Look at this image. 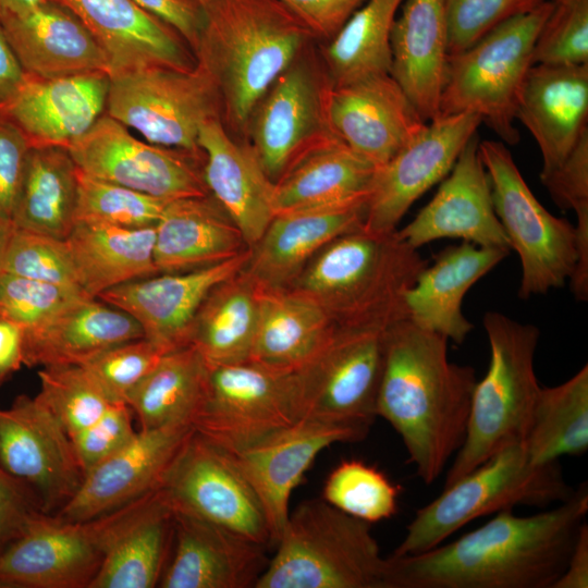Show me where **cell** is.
I'll return each instance as SVG.
<instances>
[{"label":"cell","instance_id":"6da1fadb","mask_svg":"<svg viewBox=\"0 0 588 588\" xmlns=\"http://www.w3.org/2000/svg\"><path fill=\"white\" fill-rule=\"evenodd\" d=\"M587 512L586 483L568 500L530 516L501 511L454 541L388 556V588H552Z\"/></svg>","mask_w":588,"mask_h":588},{"label":"cell","instance_id":"7a4b0ae2","mask_svg":"<svg viewBox=\"0 0 588 588\" xmlns=\"http://www.w3.org/2000/svg\"><path fill=\"white\" fill-rule=\"evenodd\" d=\"M448 339L408 318L384 331L383 368L376 414L397 432L420 480L443 473L465 439L473 392V367L449 360Z\"/></svg>","mask_w":588,"mask_h":588},{"label":"cell","instance_id":"3957f363","mask_svg":"<svg viewBox=\"0 0 588 588\" xmlns=\"http://www.w3.org/2000/svg\"><path fill=\"white\" fill-rule=\"evenodd\" d=\"M203 8L194 56L216 84L225 128L245 139L256 103L316 38L281 0H209Z\"/></svg>","mask_w":588,"mask_h":588},{"label":"cell","instance_id":"277c9868","mask_svg":"<svg viewBox=\"0 0 588 588\" xmlns=\"http://www.w3.org/2000/svg\"><path fill=\"white\" fill-rule=\"evenodd\" d=\"M428 265L396 233L359 229L332 240L285 289L318 304L336 328L407 318L404 294Z\"/></svg>","mask_w":588,"mask_h":588},{"label":"cell","instance_id":"5b68a950","mask_svg":"<svg viewBox=\"0 0 588 588\" xmlns=\"http://www.w3.org/2000/svg\"><path fill=\"white\" fill-rule=\"evenodd\" d=\"M370 528L323 499L302 502L256 588H388L389 559Z\"/></svg>","mask_w":588,"mask_h":588},{"label":"cell","instance_id":"8992f818","mask_svg":"<svg viewBox=\"0 0 588 588\" xmlns=\"http://www.w3.org/2000/svg\"><path fill=\"white\" fill-rule=\"evenodd\" d=\"M483 327L490 362L485 377L476 382L465 439L452 458L444 487L500 451L524 442L541 388L535 373L539 329L499 311H488Z\"/></svg>","mask_w":588,"mask_h":588},{"label":"cell","instance_id":"52a82bcc","mask_svg":"<svg viewBox=\"0 0 588 588\" xmlns=\"http://www.w3.org/2000/svg\"><path fill=\"white\" fill-rule=\"evenodd\" d=\"M575 490L558 462L534 465L522 444L509 446L462 476L416 512L392 555L430 550L474 519L516 506L560 504Z\"/></svg>","mask_w":588,"mask_h":588},{"label":"cell","instance_id":"ba28073f","mask_svg":"<svg viewBox=\"0 0 588 588\" xmlns=\"http://www.w3.org/2000/svg\"><path fill=\"white\" fill-rule=\"evenodd\" d=\"M552 8L553 1L544 0L500 23L468 49L449 56L439 115L475 114L504 143L517 144L514 121L519 94Z\"/></svg>","mask_w":588,"mask_h":588},{"label":"cell","instance_id":"9c48e42d","mask_svg":"<svg viewBox=\"0 0 588 588\" xmlns=\"http://www.w3.org/2000/svg\"><path fill=\"white\" fill-rule=\"evenodd\" d=\"M158 491L86 520L46 514L0 551V588H88L113 540Z\"/></svg>","mask_w":588,"mask_h":588},{"label":"cell","instance_id":"30bf717a","mask_svg":"<svg viewBox=\"0 0 588 588\" xmlns=\"http://www.w3.org/2000/svg\"><path fill=\"white\" fill-rule=\"evenodd\" d=\"M303 418L295 370L245 360L207 364L204 397L192 427L224 451L236 453Z\"/></svg>","mask_w":588,"mask_h":588},{"label":"cell","instance_id":"8fae6325","mask_svg":"<svg viewBox=\"0 0 588 588\" xmlns=\"http://www.w3.org/2000/svg\"><path fill=\"white\" fill-rule=\"evenodd\" d=\"M107 114L146 142L200 155L198 134L222 120L215 82L196 62L191 69L149 65L109 75Z\"/></svg>","mask_w":588,"mask_h":588},{"label":"cell","instance_id":"7c38bea8","mask_svg":"<svg viewBox=\"0 0 588 588\" xmlns=\"http://www.w3.org/2000/svg\"><path fill=\"white\" fill-rule=\"evenodd\" d=\"M493 208L520 260V298L546 294L571 279L578 261L575 226L535 197L502 142H479Z\"/></svg>","mask_w":588,"mask_h":588},{"label":"cell","instance_id":"4fadbf2b","mask_svg":"<svg viewBox=\"0 0 588 588\" xmlns=\"http://www.w3.org/2000/svg\"><path fill=\"white\" fill-rule=\"evenodd\" d=\"M316 40L309 42L256 103L245 133L275 183L306 154L339 138L328 105L333 88Z\"/></svg>","mask_w":588,"mask_h":588},{"label":"cell","instance_id":"5bb4252c","mask_svg":"<svg viewBox=\"0 0 588 588\" xmlns=\"http://www.w3.org/2000/svg\"><path fill=\"white\" fill-rule=\"evenodd\" d=\"M388 327H345L295 370L305 417L370 428L384 358Z\"/></svg>","mask_w":588,"mask_h":588},{"label":"cell","instance_id":"9a60e30c","mask_svg":"<svg viewBox=\"0 0 588 588\" xmlns=\"http://www.w3.org/2000/svg\"><path fill=\"white\" fill-rule=\"evenodd\" d=\"M66 149L83 173L157 198L210 194L199 167L204 154L143 142L107 113Z\"/></svg>","mask_w":588,"mask_h":588},{"label":"cell","instance_id":"2e32d148","mask_svg":"<svg viewBox=\"0 0 588 588\" xmlns=\"http://www.w3.org/2000/svg\"><path fill=\"white\" fill-rule=\"evenodd\" d=\"M160 487L174 511L272 547L261 504L232 456L194 430Z\"/></svg>","mask_w":588,"mask_h":588},{"label":"cell","instance_id":"e0dca14e","mask_svg":"<svg viewBox=\"0 0 588 588\" xmlns=\"http://www.w3.org/2000/svg\"><path fill=\"white\" fill-rule=\"evenodd\" d=\"M481 120L471 113L437 117L377 169L363 230L389 234L409 207L452 170Z\"/></svg>","mask_w":588,"mask_h":588},{"label":"cell","instance_id":"ac0fdd59","mask_svg":"<svg viewBox=\"0 0 588 588\" xmlns=\"http://www.w3.org/2000/svg\"><path fill=\"white\" fill-rule=\"evenodd\" d=\"M0 465L35 491L47 514L68 503L83 479L70 436L36 395L0 407Z\"/></svg>","mask_w":588,"mask_h":588},{"label":"cell","instance_id":"d6986e66","mask_svg":"<svg viewBox=\"0 0 588 588\" xmlns=\"http://www.w3.org/2000/svg\"><path fill=\"white\" fill-rule=\"evenodd\" d=\"M368 431L308 416L243 451L228 452L261 504L273 548L290 515L291 494L317 455L333 443L360 441Z\"/></svg>","mask_w":588,"mask_h":588},{"label":"cell","instance_id":"ffe728a7","mask_svg":"<svg viewBox=\"0 0 588 588\" xmlns=\"http://www.w3.org/2000/svg\"><path fill=\"white\" fill-rule=\"evenodd\" d=\"M250 247L229 260L177 273H158L114 286L97 298L133 317L144 338L164 353L188 346L193 320L209 292L245 267Z\"/></svg>","mask_w":588,"mask_h":588},{"label":"cell","instance_id":"44dd1931","mask_svg":"<svg viewBox=\"0 0 588 588\" xmlns=\"http://www.w3.org/2000/svg\"><path fill=\"white\" fill-rule=\"evenodd\" d=\"M328 113L334 134L376 168L385 164L427 124L391 74L333 87Z\"/></svg>","mask_w":588,"mask_h":588},{"label":"cell","instance_id":"7402d4cb","mask_svg":"<svg viewBox=\"0 0 588 588\" xmlns=\"http://www.w3.org/2000/svg\"><path fill=\"white\" fill-rule=\"evenodd\" d=\"M193 430L191 425L138 429L125 446L83 476L74 495L54 515L90 519L158 489Z\"/></svg>","mask_w":588,"mask_h":588},{"label":"cell","instance_id":"603a6c76","mask_svg":"<svg viewBox=\"0 0 588 588\" xmlns=\"http://www.w3.org/2000/svg\"><path fill=\"white\" fill-rule=\"evenodd\" d=\"M475 133L433 198L403 229L401 240L418 249L440 238H461L482 247L509 248L495 215L491 185Z\"/></svg>","mask_w":588,"mask_h":588},{"label":"cell","instance_id":"cb8c5ba5","mask_svg":"<svg viewBox=\"0 0 588 588\" xmlns=\"http://www.w3.org/2000/svg\"><path fill=\"white\" fill-rule=\"evenodd\" d=\"M109 75L95 72L61 77L25 73L0 105V117L15 125L33 147H64L103 114Z\"/></svg>","mask_w":588,"mask_h":588},{"label":"cell","instance_id":"d4e9b609","mask_svg":"<svg viewBox=\"0 0 588 588\" xmlns=\"http://www.w3.org/2000/svg\"><path fill=\"white\" fill-rule=\"evenodd\" d=\"M173 541L161 588H256L267 547L188 513L174 511Z\"/></svg>","mask_w":588,"mask_h":588},{"label":"cell","instance_id":"484cf974","mask_svg":"<svg viewBox=\"0 0 588 588\" xmlns=\"http://www.w3.org/2000/svg\"><path fill=\"white\" fill-rule=\"evenodd\" d=\"M368 199L277 213L250 247L243 271L264 289L285 290L332 240L363 228Z\"/></svg>","mask_w":588,"mask_h":588},{"label":"cell","instance_id":"4316f807","mask_svg":"<svg viewBox=\"0 0 588 588\" xmlns=\"http://www.w3.org/2000/svg\"><path fill=\"white\" fill-rule=\"evenodd\" d=\"M74 14L108 56L110 74L149 65L191 69L183 38L133 0H49ZM109 74V75H110Z\"/></svg>","mask_w":588,"mask_h":588},{"label":"cell","instance_id":"83f0119b","mask_svg":"<svg viewBox=\"0 0 588 588\" xmlns=\"http://www.w3.org/2000/svg\"><path fill=\"white\" fill-rule=\"evenodd\" d=\"M203 174L209 193L223 207L252 247L274 217V183L254 148L234 137L221 119L207 121L199 131Z\"/></svg>","mask_w":588,"mask_h":588},{"label":"cell","instance_id":"f1b7e54d","mask_svg":"<svg viewBox=\"0 0 588 588\" xmlns=\"http://www.w3.org/2000/svg\"><path fill=\"white\" fill-rule=\"evenodd\" d=\"M516 119L540 149L541 173L559 168L588 131V63L532 64L519 94Z\"/></svg>","mask_w":588,"mask_h":588},{"label":"cell","instance_id":"f546056e","mask_svg":"<svg viewBox=\"0 0 588 588\" xmlns=\"http://www.w3.org/2000/svg\"><path fill=\"white\" fill-rule=\"evenodd\" d=\"M509 250L468 242L443 249L405 292L407 318L420 328L462 344L474 328L463 315L464 296Z\"/></svg>","mask_w":588,"mask_h":588},{"label":"cell","instance_id":"4dcf8cb0","mask_svg":"<svg viewBox=\"0 0 588 588\" xmlns=\"http://www.w3.org/2000/svg\"><path fill=\"white\" fill-rule=\"evenodd\" d=\"M0 24L27 74H110L108 56L98 41L74 14L56 2L47 0L30 13Z\"/></svg>","mask_w":588,"mask_h":588},{"label":"cell","instance_id":"1f68e13d","mask_svg":"<svg viewBox=\"0 0 588 588\" xmlns=\"http://www.w3.org/2000/svg\"><path fill=\"white\" fill-rule=\"evenodd\" d=\"M391 30V76L429 122L439 115L448 68L444 0H404Z\"/></svg>","mask_w":588,"mask_h":588},{"label":"cell","instance_id":"d6a6232c","mask_svg":"<svg viewBox=\"0 0 588 588\" xmlns=\"http://www.w3.org/2000/svg\"><path fill=\"white\" fill-rule=\"evenodd\" d=\"M247 248L241 231L211 194L169 200L155 224L159 273L212 266Z\"/></svg>","mask_w":588,"mask_h":588},{"label":"cell","instance_id":"836d02e7","mask_svg":"<svg viewBox=\"0 0 588 588\" xmlns=\"http://www.w3.org/2000/svg\"><path fill=\"white\" fill-rule=\"evenodd\" d=\"M140 338L143 330L128 314L84 297L39 327L22 332L23 365H82L108 348Z\"/></svg>","mask_w":588,"mask_h":588},{"label":"cell","instance_id":"e575fe53","mask_svg":"<svg viewBox=\"0 0 588 588\" xmlns=\"http://www.w3.org/2000/svg\"><path fill=\"white\" fill-rule=\"evenodd\" d=\"M65 242L78 285L91 298L159 273L154 256L155 225L122 228L75 221Z\"/></svg>","mask_w":588,"mask_h":588},{"label":"cell","instance_id":"d590c367","mask_svg":"<svg viewBox=\"0 0 588 588\" xmlns=\"http://www.w3.org/2000/svg\"><path fill=\"white\" fill-rule=\"evenodd\" d=\"M377 169L340 138L322 144L274 183V216L369 199Z\"/></svg>","mask_w":588,"mask_h":588},{"label":"cell","instance_id":"8d00e7d4","mask_svg":"<svg viewBox=\"0 0 588 588\" xmlns=\"http://www.w3.org/2000/svg\"><path fill=\"white\" fill-rule=\"evenodd\" d=\"M259 287V316L249 360L283 370L303 366L334 326L311 299L289 290Z\"/></svg>","mask_w":588,"mask_h":588},{"label":"cell","instance_id":"74e56055","mask_svg":"<svg viewBox=\"0 0 588 588\" xmlns=\"http://www.w3.org/2000/svg\"><path fill=\"white\" fill-rule=\"evenodd\" d=\"M77 167L64 147L29 149L11 222L65 240L75 221Z\"/></svg>","mask_w":588,"mask_h":588},{"label":"cell","instance_id":"f35d334b","mask_svg":"<svg viewBox=\"0 0 588 588\" xmlns=\"http://www.w3.org/2000/svg\"><path fill=\"white\" fill-rule=\"evenodd\" d=\"M259 316V287L243 270L216 285L193 320L188 345L207 364L249 360Z\"/></svg>","mask_w":588,"mask_h":588},{"label":"cell","instance_id":"ab89813d","mask_svg":"<svg viewBox=\"0 0 588 588\" xmlns=\"http://www.w3.org/2000/svg\"><path fill=\"white\" fill-rule=\"evenodd\" d=\"M174 512L162 488L113 540L88 588L158 587L170 556Z\"/></svg>","mask_w":588,"mask_h":588},{"label":"cell","instance_id":"60d3db41","mask_svg":"<svg viewBox=\"0 0 588 588\" xmlns=\"http://www.w3.org/2000/svg\"><path fill=\"white\" fill-rule=\"evenodd\" d=\"M207 364L191 345L168 352L130 392L138 429L191 425L200 407Z\"/></svg>","mask_w":588,"mask_h":588},{"label":"cell","instance_id":"b9f144b4","mask_svg":"<svg viewBox=\"0 0 588 588\" xmlns=\"http://www.w3.org/2000/svg\"><path fill=\"white\" fill-rule=\"evenodd\" d=\"M404 0H366L319 53L333 87L390 74L391 30Z\"/></svg>","mask_w":588,"mask_h":588},{"label":"cell","instance_id":"7bdbcfd3","mask_svg":"<svg viewBox=\"0 0 588 588\" xmlns=\"http://www.w3.org/2000/svg\"><path fill=\"white\" fill-rule=\"evenodd\" d=\"M522 446L534 465L578 456L588 449V366L565 382L540 388Z\"/></svg>","mask_w":588,"mask_h":588},{"label":"cell","instance_id":"ee69618b","mask_svg":"<svg viewBox=\"0 0 588 588\" xmlns=\"http://www.w3.org/2000/svg\"><path fill=\"white\" fill-rule=\"evenodd\" d=\"M400 487L362 461L341 462L328 476L322 499L335 509L369 524L396 513Z\"/></svg>","mask_w":588,"mask_h":588},{"label":"cell","instance_id":"f6af8a7d","mask_svg":"<svg viewBox=\"0 0 588 588\" xmlns=\"http://www.w3.org/2000/svg\"><path fill=\"white\" fill-rule=\"evenodd\" d=\"M168 201L95 179L77 168L75 221L122 228L150 226L157 223Z\"/></svg>","mask_w":588,"mask_h":588},{"label":"cell","instance_id":"bcb514c9","mask_svg":"<svg viewBox=\"0 0 588 588\" xmlns=\"http://www.w3.org/2000/svg\"><path fill=\"white\" fill-rule=\"evenodd\" d=\"M36 396L71 437L96 420L112 403L79 365L42 367Z\"/></svg>","mask_w":588,"mask_h":588},{"label":"cell","instance_id":"7dc6e473","mask_svg":"<svg viewBox=\"0 0 588 588\" xmlns=\"http://www.w3.org/2000/svg\"><path fill=\"white\" fill-rule=\"evenodd\" d=\"M78 289L41 282L15 274H0V320L33 330L81 298Z\"/></svg>","mask_w":588,"mask_h":588},{"label":"cell","instance_id":"c3c4849f","mask_svg":"<svg viewBox=\"0 0 588 588\" xmlns=\"http://www.w3.org/2000/svg\"><path fill=\"white\" fill-rule=\"evenodd\" d=\"M2 272L82 291L65 240L40 233L14 228Z\"/></svg>","mask_w":588,"mask_h":588},{"label":"cell","instance_id":"681fc988","mask_svg":"<svg viewBox=\"0 0 588 588\" xmlns=\"http://www.w3.org/2000/svg\"><path fill=\"white\" fill-rule=\"evenodd\" d=\"M532 54L534 64L588 63V0H552Z\"/></svg>","mask_w":588,"mask_h":588},{"label":"cell","instance_id":"f907efd6","mask_svg":"<svg viewBox=\"0 0 588 588\" xmlns=\"http://www.w3.org/2000/svg\"><path fill=\"white\" fill-rule=\"evenodd\" d=\"M166 354L145 338L118 344L79 365L112 402H125L130 392Z\"/></svg>","mask_w":588,"mask_h":588},{"label":"cell","instance_id":"816d5d0a","mask_svg":"<svg viewBox=\"0 0 588 588\" xmlns=\"http://www.w3.org/2000/svg\"><path fill=\"white\" fill-rule=\"evenodd\" d=\"M544 0H444L449 56L462 52L505 20Z\"/></svg>","mask_w":588,"mask_h":588},{"label":"cell","instance_id":"f5cc1de1","mask_svg":"<svg viewBox=\"0 0 588 588\" xmlns=\"http://www.w3.org/2000/svg\"><path fill=\"white\" fill-rule=\"evenodd\" d=\"M540 180L554 203L563 210H574L579 250L588 249V131L585 132L563 163L540 173Z\"/></svg>","mask_w":588,"mask_h":588},{"label":"cell","instance_id":"db71d44e","mask_svg":"<svg viewBox=\"0 0 588 588\" xmlns=\"http://www.w3.org/2000/svg\"><path fill=\"white\" fill-rule=\"evenodd\" d=\"M134 419L125 402H114L90 425L70 437L83 476L136 436Z\"/></svg>","mask_w":588,"mask_h":588},{"label":"cell","instance_id":"11a10c76","mask_svg":"<svg viewBox=\"0 0 588 588\" xmlns=\"http://www.w3.org/2000/svg\"><path fill=\"white\" fill-rule=\"evenodd\" d=\"M46 514L35 491L0 465V551Z\"/></svg>","mask_w":588,"mask_h":588},{"label":"cell","instance_id":"9f6ffc18","mask_svg":"<svg viewBox=\"0 0 588 588\" xmlns=\"http://www.w3.org/2000/svg\"><path fill=\"white\" fill-rule=\"evenodd\" d=\"M30 146L23 133L0 117V219L11 222ZM12 223V222H11Z\"/></svg>","mask_w":588,"mask_h":588},{"label":"cell","instance_id":"6f0895ef","mask_svg":"<svg viewBox=\"0 0 588 588\" xmlns=\"http://www.w3.org/2000/svg\"><path fill=\"white\" fill-rule=\"evenodd\" d=\"M319 44L330 41L366 0H281Z\"/></svg>","mask_w":588,"mask_h":588},{"label":"cell","instance_id":"680465c9","mask_svg":"<svg viewBox=\"0 0 588 588\" xmlns=\"http://www.w3.org/2000/svg\"><path fill=\"white\" fill-rule=\"evenodd\" d=\"M139 8L171 26L194 53L204 26L205 12L196 0H133Z\"/></svg>","mask_w":588,"mask_h":588},{"label":"cell","instance_id":"91938a15","mask_svg":"<svg viewBox=\"0 0 588 588\" xmlns=\"http://www.w3.org/2000/svg\"><path fill=\"white\" fill-rule=\"evenodd\" d=\"M588 587V525L584 522L569 554L566 567L552 588Z\"/></svg>","mask_w":588,"mask_h":588},{"label":"cell","instance_id":"94428289","mask_svg":"<svg viewBox=\"0 0 588 588\" xmlns=\"http://www.w3.org/2000/svg\"><path fill=\"white\" fill-rule=\"evenodd\" d=\"M23 365V339L21 329L0 320V385Z\"/></svg>","mask_w":588,"mask_h":588},{"label":"cell","instance_id":"6125c7cd","mask_svg":"<svg viewBox=\"0 0 588 588\" xmlns=\"http://www.w3.org/2000/svg\"><path fill=\"white\" fill-rule=\"evenodd\" d=\"M25 72L0 24V105L19 87Z\"/></svg>","mask_w":588,"mask_h":588},{"label":"cell","instance_id":"be15d7a7","mask_svg":"<svg viewBox=\"0 0 588 588\" xmlns=\"http://www.w3.org/2000/svg\"><path fill=\"white\" fill-rule=\"evenodd\" d=\"M47 0H0V22L30 13Z\"/></svg>","mask_w":588,"mask_h":588},{"label":"cell","instance_id":"e7e4bbea","mask_svg":"<svg viewBox=\"0 0 588 588\" xmlns=\"http://www.w3.org/2000/svg\"><path fill=\"white\" fill-rule=\"evenodd\" d=\"M13 231L14 226L11 222L0 219V274L3 271L4 258Z\"/></svg>","mask_w":588,"mask_h":588},{"label":"cell","instance_id":"03108f58","mask_svg":"<svg viewBox=\"0 0 588 588\" xmlns=\"http://www.w3.org/2000/svg\"><path fill=\"white\" fill-rule=\"evenodd\" d=\"M196 1H198L201 4V7H204L209 0H196Z\"/></svg>","mask_w":588,"mask_h":588}]
</instances>
